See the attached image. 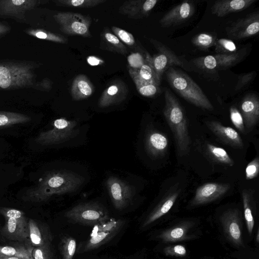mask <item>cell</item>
<instances>
[{
  "instance_id": "1",
  "label": "cell",
  "mask_w": 259,
  "mask_h": 259,
  "mask_svg": "<svg viewBox=\"0 0 259 259\" xmlns=\"http://www.w3.org/2000/svg\"><path fill=\"white\" fill-rule=\"evenodd\" d=\"M84 182L81 176L66 170L46 173L37 185L27 190L22 198L25 201L40 202L54 195L70 193L78 190Z\"/></svg>"
},
{
  "instance_id": "2",
  "label": "cell",
  "mask_w": 259,
  "mask_h": 259,
  "mask_svg": "<svg viewBox=\"0 0 259 259\" xmlns=\"http://www.w3.org/2000/svg\"><path fill=\"white\" fill-rule=\"evenodd\" d=\"M38 64L33 62L19 60H0V90H13L33 88L49 91L52 82L46 78L36 80L35 69Z\"/></svg>"
},
{
  "instance_id": "3",
  "label": "cell",
  "mask_w": 259,
  "mask_h": 259,
  "mask_svg": "<svg viewBox=\"0 0 259 259\" xmlns=\"http://www.w3.org/2000/svg\"><path fill=\"white\" fill-rule=\"evenodd\" d=\"M164 116L174 134L178 151L181 154L185 153L189 149L190 139L185 112L168 89H164Z\"/></svg>"
},
{
  "instance_id": "4",
  "label": "cell",
  "mask_w": 259,
  "mask_h": 259,
  "mask_svg": "<svg viewBox=\"0 0 259 259\" xmlns=\"http://www.w3.org/2000/svg\"><path fill=\"white\" fill-rule=\"evenodd\" d=\"M170 87L181 97L196 106L211 111L213 107L199 86L187 74L173 67L165 71Z\"/></svg>"
},
{
  "instance_id": "5",
  "label": "cell",
  "mask_w": 259,
  "mask_h": 259,
  "mask_svg": "<svg viewBox=\"0 0 259 259\" xmlns=\"http://www.w3.org/2000/svg\"><path fill=\"white\" fill-rule=\"evenodd\" d=\"M0 214L5 220L2 234L8 239L29 242L28 221L24 212L13 208L0 207Z\"/></svg>"
},
{
  "instance_id": "6",
  "label": "cell",
  "mask_w": 259,
  "mask_h": 259,
  "mask_svg": "<svg viewBox=\"0 0 259 259\" xmlns=\"http://www.w3.org/2000/svg\"><path fill=\"white\" fill-rule=\"evenodd\" d=\"M77 122L65 118L55 120L53 128L40 132L35 139L38 144L44 146L56 145L64 143L76 137L79 133Z\"/></svg>"
},
{
  "instance_id": "7",
  "label": "cell",
  "mask_w": 259,
  "mask_h": 259,
  "mask_svg": "<svg viewBox=\"0 0 259 259\" xmlns=\"http://www.w3.org/2000/svg\"><path fill=\"white\" fill-rule=\"evenodd\" d=\"M65 216L75 223L88 226H96L109 219L105 208L92 202L78 204L67 211Z\"/></svg>"
},
{
  "instance_id": "8",
  "label": "cell",
  "mask_w": 259,
  "mask_h": 259,
  "mask_svg": "<svg viewBox=\"0 0 259 259\" xmlns=\"http://www.w3.org/2000/svg\"><path fill=\"white\" fill-rule=\"evenodd\" d=\"M60 25V30L65 34L91 37L89 30L92 19L89 16L71 12H59L54 16Z\"/></svg>"
},
{
  "instance_id": "9",
  "label": "cell",
  "mask_w": 259,
  "mask_h": 259,
  "mask_svg": "<svg viewBox=\"0 0 259 259\" xmlns=\"http://www.w3.org/2000/svg\"><path fill=\"white\" fill-rule=\"evenodd\" d=\"M150 41L158 51L153 56H150V60L157 83L160 85L163 73L169 67L176 65L186 68V65L182 59L165 45L153 39H151Z\"/></svg>"
},
{
  "instance_id": "10",
  "label": "cell",
  "mask_w": 259,
  "mask_h": 259,
  "mask_svg": "<svg viewBox=\"0 0 259 259\" xmlns=\"http://www.w3.org/2000/svg\"><path fill=\"white\" fill-rule=\"evenodd\" d=\"M247 54L245 48L231 55L215 54L196 58L193 63L199 68L214 72L231 67L241 61Z\"/></svg>"
},
{
  "instance_id": "11",
  "label": "cell",
  "mask_w": 259,
  "mask_h": 259,
  "mask_svg": "<svg viewBox=\"0 0 259 259\" xmlns=\"http://www.w3.org/2000/svg\"><path fill=\"white\" fill-rule=\"evenodd\" d=\"M121 224L120 220L109 218L96 225L90 238L85 243L83 250L88 251L107 243L117 234Z\"/></svg>"
},
{
  "instance_id": "12",
  "label": "cell",
  "mask_w": 259,
  "mask_h": 259,
  "mask_svg": "<svg viewBox=\"0 0 259 259\" xmlns=\"http://www.w3.org/2000/svg\"><path fill=\"white\" fill-rule=\"evenodd\" d=\"M106 186L115 208L122 209L132 200L134 197L133 189L124 181L116 177L111 176L106 180Z\"/></svg>"
},
{
  "instance_id": "13",
  "label": "cell",
  "mask_w": 259,
  "mask_h": 259,
  "mask_svg": "<svg viewBox=\"0 0 259 259\" xmlns=\"http://www.w3.org/2000/svg\"><path fill=\"white\" fill-rule=\"evenodd\" d=\"M227 35L234 40L253 36L259 31V12H254L237 20L226 28Z\"/></svg>"
},
{
  "instance_id": "14",
  "label": "cell",
  "mask_w": 259,
  "mask_h": 259,
  "mask_svg": "<svg viewBox=\"0 0 259 259\" xmlns=\"http://www.w3.org/2000/svg\"><path fill=\"white\" fill-rule=\"evenodd\" d=\"M47 2L45 0H0V16L25 21L27 11Z\"/></svg>"
},
{
  "instance_id": "15",
  "label": "cell",
  "mask_w": 259,
  "mask_h": 259,
  "mask_svg": "<svg viewBox=\"0 0 259 259\" xmlns=\"http://www.w3.org/2000/svg\"><path fill=\"white\" fill-rule=\"evenodd\" d=\"M194 12V3L190 1H184L165 13L159 23L163 27L178 25L190 19Z\"/></svg>"
},
{
  "instance_id": "16",
  "label": "cell",
  "mask_w": 259,
  "mask_h": 259,
  "mask_svg": "<svg viewBox=\"0 0 259 259\" xmlns=\"http://www.w3.org/2000/svg\"><path fill=\"white\" fill-rule=\"evenodd\" d=\"M128 94V88L121 80L112 82L102 94L98 101V106L107 107L122 102Z\"/></svg>"
},
{
  "instance_id": "17",
  "label": "cell",
  "mask_w": 259,
  "mask_h": 259,
  "mask_svg": "<svg viewBox=\"0 0 259 259\" xmlns=\"http://www.w3.org/2000/svg\"><path fill=\"white\" fill-rule=\"evenodd\" d=\"M230 187V185L227 184H204L196 189L192 202L194 204H200L210 202L225 194Z\"/></svg>"
},
{
  "instance_id": "18",
  "label": "cell",
  "mask_w": 259,
  "mask_h": 259,
  "mask_svg": "<svg viewBox=\"0 0 259 259\" xmlns=\"http://www.w3.org/2000/svg\"><path fill=\"white\" fill-rule=\"evenodd\" d=\"M157 0L125 1L119 8V12L127 17L138 19L147 17L155 7Z\"/></svg>"
},
{
  "instance_id": "19",
  "label": "cell",
  "mask_w": 259,
  "mask_h": 259,
  "mask_svg": "<svg viewBox=\"0 0 259 259\" xmlns=\"http://www.w3.org/2000/svg\"><path fill=\"white\" fill-rule=\"evenodd\" d=\"M241 115L244 124L248 128L255 125L259 118V100L254 94H248L243 99L241 103Z\"/></svg>"
},
{
  "instance_id": "20",
  "label": "cell",
  "mask_w": 259,
  "mask_h": 259,
  "mask_svg": "<svg viewBox=\"0 0 259 259\" xmlns=\"http://www.w3.org/2000/svg\"><path fill=\"white\" fill-rule=\"evenodd\" d=\"M256 1L257 0L217 1L211 8V12L213 15L223 17L230 13L243 11Z\"/></svg>"
},
{
  "instance_id": "21",
  "label": "cell",
  "mask_w": 259,
  "mask_h": 259,
  "mask_svg": "<svg viewBox=\"0 0 259 259\" xmlns=\"http://www.w3.org/2000/svg\"><path fill=\"white\" fill-rule=\"evenodd\" d=\"M207 124L209 128L226 144L239 148L243 146L241 138L234 128L224 126L218 121H209Z\"/></svg>"
},
{
  "instance_id": "22",
  "label": "cell",
  "mask_w": 259,
  "mask_h": 259,
  "mask_svg": "<svg viewBox=\"0 0 259 259\" xmlns=\"http://www.w3.org/2000/svg\"><path fill=\"white\" fill-rule=\"evenodd\" d=\"M168 145L167 137L162 133L150 131L145 137V147L148 153L153 157H158L166 152Z\"/></svg>"
},
{
  "instance_id": "23",
  "label": "cell",
  "mask_w": 259,
  "mask_h": 259,
  "mask_svg": "<svg viewBox=\"0 0 259 259\" xmlns=\"http://www.w3.org/2000/svg\"><path fill=\"white\" fill-rule=\"evenodd\" d=\"M94 90V87L88 77L84 74H79L72 83L71 95L75 101L81 100L91 96Z\"/></svg>"
},
{
  "instance_id": "24",
  "label": "cell",
  "mask_w": 259,
  "mask_h": 259,
  "mask_svg": "<svg viewBox=\"0 0 259 259\" xmlns=\"http://www.w3.org/2000/svg\"><path fill=\"white\" fill-rule=\"evenodd\" d=\"M150 55L146 54L144 64L138 69L128 68L129 74L133 80L142 83L159 85L156 79L155 72L150 60Z\"/></svg>"
},
{
  "instance_id": "25",
  "label": "cell",
  "mask_w": 259,
  "mask_h": 259,
  "mask_svg": "<svg viewBox=\"0 0 259 259\" xmlns=\"http://www.w3.org/2000/svg\"><path fill=\"white\" fill-rule=\"evenodd\" d=\"M100 48L122 55L127 53L124 45L108 28H105L101 33Z\"/></svg>"
},
{
  "instance_id": "26",
  "label": "cell",
  "mask_w": 259,
  "mask_h": 259,
  "mask_svg": "<svg viewBox=\"0 0 259 259\" xmlns=\"http://www.w3.org/2000/svg\"><path fill=\"white\" fill-rule=\"evenodd\" d=\"M33 249L34 247L30 245H0V257L15 256L26 259H34L32 255Z\"/></svg>"
},
{
  "instance_id": "27",
  "label": "cell",
  "mask_w": 259,
  "mask_h": 259,
  "mask_svg": "<svg viewBox=\"0 0 259 259\" xmlns=\"http://www.w3.org/2000/svg\"><path fill=\"white\" fill-rule=\"evenodd\" d=\"M179 193V190L174 191L169 193L168 195L161 202V204L145 222L144 226L149 224L164 214L167 213L172 206Z\"/></svg>"
},
{
  "instance_id": "28",
  "label": "cell",
  "mask_w": 259,
  "mask_h": 259,
  "mask_svg": "<svg viewBox=\"0 0 259 259\" xmlns=\"http://www.w3.org/2000/svg\"><path fill=\"white\" fill-rule=\"evenodd\" d=\"M30 120V117L22 113L0 111V128L10 127L15 124L25 123Z\"/></svg>"
},
{
  "instance_id": "29",
  "label": "cell",
  "mask_w": 259,
  "mask_h": 259,
  "mask_svg": "<svg viewBox=\"0 0 259 259\" xmlns=\"http://www.w3.org/2000/svg\"><path fill=\"white\" fill-rule=\"evenodd\" d=\"M28 226L30 241L34 247L50 246L47 238L43 234L42 231L34 220L29 219Z\"/></svg>"
},
{
  "instance_id": "30",
  "label": "cell",
  "mask_w": 259,
  "mask_h": 259,
  "mask_svg": "<svg viewBox=\"0 0 259 259\" xmlns=\"http://www.w3.org/2000/svg\"><path fill=\"white\" fill-rule=\"evenodd\" d=\"M206 148L207 154L215 161L230 166L234 165L233 160L224 148L211 144H207Z\"/></svg>"
},
{
  "instance_id": "31",
  "label": "cell",
  "mask_w": 259,
  "mask_h": 259,
  "mask_svg": "<svg viewBox=\"0 0 259 259\" xmlns=\"http://www.w3.org/2000/svg\"><path fill=\"white\" fill-rule=\"evenodd\" d=\"M25 32L33 37L58 43L65 44L67 39L63 36L42 29H28Z\"/></svg>"
},
{
  "instance_id": "32",
  "label": "cell",
  "mask_w": 259,
  "mask_h": 259,
  "mask_svg": "<svg viewBox=\"0 0 259 259\" xmlns=\"http://www.w3.org/2000/svg\"><path fill=\"white\" fill-rule=\"evenodd\" d=\"M54 2L60 6L90 8L104 3L106 0H56Z\"/></svg>"
},
{
  "instance_id": "33",
  "label": "cell",
  "mask_w": 259,
  "mask_h": 259,
  "mask_svg": "<svg viewBox=\"0 0 259 259\" xmlns=\"http://www.w3.org/2000/svg\"><path fill=\"white\" fill-rule=\"evenodd\" d=\"M217 37L210 33H201L197 34L192 39V42L197 48L206 50L214 46Z\"/></svg>"
},
{
  "instance_id": "34",
  "label": "cell",
  "mask_w": 259,
  "mask_h": 259,
  "mask_svg": "<svg viewBox=\"0 0 259 259\" xmlns=\"http://www.w3.org/2000/svg\"><path fill=\"white\" fill-rule=\"evenodd\" d=\"M214 46L216 54L231 55L237 52V47L231 39H218L215 41Z\"/></svg>"
},
{
  "instance_id": "35",
  "label": "cell",
  "mask_w": 259,
  "mask_h": 259,
  "mask_svg": "<svg viewBox=\"0 0 259 259\" xmlns=\"http://www.w3.org/2000/svg\"><path fill=\"white\" fill-rule=\"evenodd\" d=\"M76 247L75 239L65 236L61 240L60 250L63 259H73Z\"/></svg>"
},
{
  "instance_id": "36",
  "label": "cell",
  "mask_w": 259,
  "mask_h": 259,
  "mask_svg": "<svg viewBox=\"0 0 259 259\" xmlns=\"http://www.w3.org/2000/svg\"><path fill=\"white\" fill-rule=\"evenodd\" d=\"M137 90L141 95L147 97H152L161 92L159 85L153 84L142 83L138 81L133 80Z\"/></svg>"
},
{
  "instance_id": "37",
  "label": "cell",
  "mask_w": 259,
  "mask_h": 259,
  "mask_svg": "<svg viewBox=\"0 0 259 259\" xmlns=\"http://www.w3.org/2000/svg\"><path fill=\"white\" fill-rule=\"evenodd\" d=\"M242 194L244 207V216L248 230L250 233H251L254 225V221L249 206L250 195L246 190L243 191Z\"/></svg>"
},
{
  "instance_id": "38",
  "label": "cell",
  "mask_w": 259,
  "mask_h": 259,
  "mask_svg": "<svg viewBox=\"0 0 259 259\" xmlns=\"http://www.w3.org/2000/svg\"><path fill=\"white\" fill-rule=\"evenodd\" d=\"M111 29L120 40H121L125 44L129 46H133L135 44V39L131 33L126 30L116 27L112 26Z\"/></svg>"
},
{
  "instance_id": "39",
  "label": "cell",
  "mask_w": 259,
  "mask_h": 259,
  "mask_svg": "<svg viewBox=\"0 0 259 259\" xmlns=\"http://www.w3.org/2000/svg\"><path fill=\"white\" fill-rule=\"evenodd\" d=\"M230 119L233 125L241 132L245 130L244 121L241 113L235 106L230 108Z\"/></svg>"
},
{
  "instance_id": "40",
  "label": "cell",
  "mask_w": 259,
  "mask_h": 259,
  "mask_svg": "<svg viewBox=\"0 0 259 259\" xmlns=\"http://www.w3.org/2000/svg\"><path fill=\"white\" fill-rule=\"evenodd\" d=\"M127 60L128 68L137 70L144 64L145 57L139 53H133L128 56Z\"/></svg>"
},
{
  "instance_id": "41",
  "label": "cell",
  "mask_w": 259,
  "mask_h": 259,
  "mask_svg": "<svg viewBox=\"0 0 259 259\" xmlns=\"http://www.w3.org/2000/svg\"><path fill=\"white\" fill-rule=\"evenodd\" d=\"M259 172V159L256 157L250 161L245 169V178L246 180H251L256 178Z\"/></svg>"
},
{
  "instance_id": "42",
  "label": "cell",
  "mask_w": 259,
  "mask_h": 259,
  "mask_svg": "<svg viewBox=\"0 0 259 259\" xmlns=\"http://www.w3.org/2000/svg\"><path fill=\"white\" fill-rule=\"evenodd\" d=\"M255 75V71H252L239 75L235 88V91H239L245 87L252 81Z\"/></svg>"
},
{
  "instance_id": "43",
  "label": "cell",
  "mask_w": 259,
  "mask_h": 259,
  "mask_svg": "<svg viewBox=\"0 0 259 259\" xmlns=\"http://www.w3.org/2000/svg\"><path fill=\"white\" fill-rule=\"evenodd\" d=\"M32 255L34 259H50L51 251L50 246L34 247Z\"/></svg>"
},
{
  "instance_id": "44",
  "label": "cell",
  "mask_w": 259,
  "mask_h": 259,
  "mask_svg": "<svg viewBox=\"0 0 259 259\" xmlns=\"http://www.w3.org/2000/svg\"><path fill=\"white\" fill-rule=\"evenodd\" d=\"M229 231L232 237L237 240L240 237V230L239 226L236 222H232L229 227Z\"/></svg>"
},
{
  "instance_id": "45",
  "label": "cell",
  "mask_w": 259,
  "mask_h": 259,
  "mask_svg": "<svg viewBox=\"0 0 259 259\" xmlns=\"http://www.w3.org/2000/svg\"><path fill=\"white\" fill-rule=\"evenodd\" d=\"M88 63L91 66H97L104 63L103 60L96 56H89L87 59Z\"/></svg>"
},
{
  "instance_id": "46",
  "label": "cell",
  "mask_w": 259,
  "mask_h": 259,
  "mask_svg": "<svg viewBox=\"0 0 259 259\" xmlns=\"http://www.w3.org/2000/svg\"><path fill=\"white\" fill-rule=\"evenodd\" d=\"M183 230L180 228H177L173 229L170 235L174 238H179L183 235Z\"/></svg>"
},
{
  "instance_id": "47",
  "label": "cell",
  "mask_w": 259,
  "mask_h": 259,
  "mask_svg": "<svg viewBox=\"0 0 259 259\" xmlns=\"http://www.w3.org/2000/svg\"><path fill=\"white\" fill-rule=\"evenodd\" d=\"M10 27L9 26L0 22V37L5 35L10 30Z\"/></svg>"
},
{
  "instance_id": "48",
  "label": "cell",
  "mask_w": 259,
  "mask_h": 259,
  "mask_svg": "<svg viewBox=\"0 0 259 259\" xmlns=\"http://www.w3.org/2000/svg\"><path fill=\"white\" fill-rule=\"evenodd\" d=\"M174 251L176 253L181 255H184L186 252L185 248L181 245L176 246L174 247Z\"/></svg>"
},
{
  "instance_id": "49",
  "label": "cell",
  "mask_w": 259,
  "mask_h": 259,
  "mask_svg": "<svg viewBox=\"0 0 259 259\" xmlns=\"http://www.w3.org/2000/svg\"><path fill=\"white\" fill-rule=\"evenodd\" d=\"M0 259H26L22 257L15 256H4L0 257Z\"/></svg>"
}]
</instances>
